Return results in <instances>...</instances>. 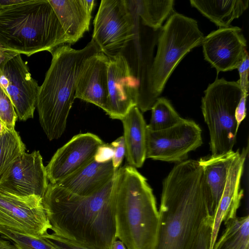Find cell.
I'll use <instances>...</instances> for the list:
<instances>
[{"label": "cell", "mask_w": 249, "mask_h": 249, "mask_svg": "<svg viewBox=\"0 0 249 249\" xmlns=\"http://www.w3.org/2000/svg\"><path fill=\"white\" fill-rule=\"evenodd\" d=\"M117 171L104 186L89 196L49 183L42 199L53 233L92 249H111L117 238Z\"/></svg>", "instance_id": "1"}, {"label": "cell", "mask_w": 249, "mask_h": 249, "mask_svg": "<svg viewBox=\"0 0 249 249\" xmlns=\"http://www.w3.org/2000/svg\"><path fill=\"white\" fill-rule=\"evenodd\" d=\"M155 249H190L211 214L198 160L177 163L164 179Z\"/></svg>", "instance_id": "2"}, {"label": "cell", "mask_w": 249, "mask_h": 249, "mask_svg": "<svg viewBox=\"0 0 249 249\" xmlns=\"http://www.w3.org/2000/svg\"><path fill=\"white\" fill-rule=\"evenodd\" d=\"M99 52L91 39L81 50L64 44L52 53L51 65L39 86L36 102L40 125L50 141L59 139L64 132L75 99L77 77L85 61Z\"/></svg>", "instance_id": "3"}, {"label": "cell", "mask_w": 249, "mask_h": 249, "mask_svg": "<svg viewBox=\"0 0 249 249\" xmlns=\"http://www.w3.org/2000/svg\"><path fill=\"white\" fill-rule=\"evenodd\" d=\"M116 237L127 249H155L159 213L146 178L129 165L117 170L115 195Z\"/></svg>", "instance_id": "4"}, {"label": "cell", "mask_w": 249, "mask_h": 249, "mask_svg": "<svg viewBox=\"0 0 249 249\" xmlns=\"http://www.w3.org/2000/svg\"><path fill=\"white\" fill-rule=\"evenodd\" d=\"M69 39L48 0H25L0 10V50L30 56Z\"/></svg>", "instance_id": "5"}, {"label": "cell", "mask_w": 249, "mask_h": 249, "mask_svg": "<svg viewBox=\"0 0 249 249\" xmlns=\"http://www.w3.org/2000/svg\"><path fill=\"white\" fill-rule=\"evenodd\" d=\"M204 38L195 19L176 12L169 17L159 35L156 56L139 88L137 107L141 111L151 110L176 67Z\"/></svg>", "instance_id": "6"}, {"label": "cell", "mask_w": 249, "mask_h": 249, "mask_svg": "<svg viewBox=\"0 0 249 249\" xmlns=\"http://www.w3.org/2000/svg\"><path fill=\"white\" fill-rule=\"evenodd\" d=\"M243 91L237 81L217 78L204 91L201 110L210 135L212 155L232 151L238 127L236 108Z\"/></svg>", "instance_id": "7"}, {"label": "cell", "mask_w": 249, "mask_h": 249, "mask_svg": "<svg viewBox=\"0 0 249 249\" xmlns=\"http://www.w3.org/2000/svg\"><path fill=\"white\" fill-rule=\"evenodd\" d=\"M129 0H102L93 20L92 39L108 58L123 54L134 36Z\"/></svg>", "instance_id": "8"}, {"label": "cell", "mask_w": 249, "mask_h": 249, "mask_svg": "<svg viewBox=\"0 0 249 249\" xmlns=\"http://www.w3.org/2000/svg\"><path fill=\"white\" fill-rule=\"evenodd\" d=\"M202 130L194 121L185 119L176 125L159 131L147 128L146 158L179 163L202 144Z\"/></svg>", "instance_id": "9"}, {"label": "cell", "mask_w": 249, "mask_h": 249, "mask_svg": "<svg viewBox=\"0 0 249 249\" xmlns=\"http://www.w3.org/2000/svg\"><path fill=\"white\" fill-rule=\"evenodd\" d=\"M0 226L37 236L51 230L42 197L17 196L0 190Z\"/></svg>", "instance_id": "10"}, {"label": "cell", "mask_w": 249, "mask_h": 249, "mask_svg": "<svg viewBox=\"0 0 249 249\" xmlns=\"http://www.w3.org/2000/svg\"><path fill=\"white\" fill-rule=\"evenodd\" d=\"M0 85L9 96L18 118H33L39 86L20 54L10 52L0 64Z\"/></svg>", "instance_id": "11"}, {"label": "cell", "mask_w": 249, "mask_h": 249, "mask_svg": "<svg viewBox=\"0 0 249 249\" xmlns=\"http://www.w3.org/2000/svg\"><path fill=\"white\" fill-rule=\"evenodd\" d=\"M201 45L205 60L215 69L217 74L237 69L248 53L246 39L237 26L212 31L204 36Z\"/></svg>", "instance_id": "12"}, {"label": "cell", "mask_w": 249, "mask_h": 249, "mask_svg": "<svg viewBox=\"0 0 249 249\" xmlns=\"http://www.w3.org/2000/svg\"><path fill=\"white\" fill-rule=\"evenodd\" d=\"M108 58V97L106 112L111 119L121 120L132 107L137 106L139 87L123 54Z\"/></svg>", "instance_id": "13"}, {"label": "cell", "mask_w": 249, "mask_h": 249, "mask_svg": "<svg viewBox=\"0 0 249 249\" xmlns=\"http://www.w3.org/2000/svg\"><path fill=\"white\" fill-rule=\"evenodd\" d=\"M48 184L42 157L39 151H34L18 157L0 182V190L17 196L43 197Z\"/></svg>", "instance_id": "14"}, {"label": "cell", "mask_w": 249, "mask_h": 249, "mask_svg": "<svg viewBox=\"0 0 249 249\" xmlns=\"http://www.w3.org/2000/svg\"><path fill=\"white\" fill-rule=\"evenodd\" d=\"M103 143L91 133L73 136L55 152L46 166L48 180L55 184L86 165L94 159L98 147Z\"/></svg>", "instance_id": "15"}, {"label": "cell", "mask_w": 249, "mask_h": 249, "mask_svg": "<svg viewBox=\"0 0 249 249\" xmlns=\"http://www.w3.org/2000/svg\"><path fill=\"white\" fill-rule=\"evenodd\" d=\"M109 58L101 52L89 57L77 77L74 98L93 104L105 112L108 97Z\"/></svg>", "instance_id": "16"}, {"label": "cell", "mask_w": 249, "mask_h": 249, "mask_svg": "<svg viewBox=\"0 0 249 249\" xmlns=\"http://www.w3.org/2000/svg\"><path fill=\"white\" fill-rule=\"evenodd\" d=\"M248 149L236 154L230 165L226 185L216 210L213 215V225L210 249L217 240L221 224L236 217L237 210L243 196V190L240 189V182L244 169Z\"/></svg>", "instance_id": "17"}, {"label": "cell", "mask_w": 249, "mask_h": 249, "mask_svg": "<svg viewBox=\"0 0 249 249\" xmlns=\"http://www.w3.org/2000/svg\"><path fill=\"white\" fill-rule=\"evenodd\" d=\"M118 169L113 167L112 160L98 163L93 159L55 184L74 194L89 196L104 186L114 177Z\"/></svg>", "instance_id": "18"}, {"label": "cell", "mask_w": 249, "mask_h": 249, "mask_svg": "<svg viewBox=\"0 0 249 249\" xmlns=\"http://www.w3.org/2000/svg\"><path fill=\"white\" fill-rule=\"evenodd\" d=\"M69 39L73 44L89 31L95 0H48Z\"/></svg>", "instance_id": "19"}, {"label": "cell", "mask_w": 249, "mask_h": 249, "mask_svg": "<svg viewBox=\"0 0 249 249\" xmlns=\"http://www.w3.org/2000/svg\"><path fill=\"white\" fill-rule=\"evenodd\" d=\"M121 121L126 161L129 166L140 168L146 159L147 124L137 106L132 107Z\"/></svg>", "instance_id": "20"}, {"label": "cell", "mask_w": 249, "mask_h": 249, "mask_svg": "<svg viewBox=\"0 0 249 249\" xmlns=\"http://www.w3.org/2000/svg\"><path fill=\"white\" fill-rule=\"evenodd\" d=\"M236 154L233 150L219 155L200 158L209 208L211 215L215 212L224 191L229 169Z\"/></svg>", "instance_id": "21"}, {"label": "cell", "mask_w": 249, "mask_h": 249, "mask_svg": "<svg viewBox=\"0 0 249 249\" xmlns=\"http://www.w3.org/2000/svg\"><path fill=\"white\" fill-rule=\"evenodd\" d=\"M190 2L219 28L230 26L249 5V0H190Z\"/></svg>", "instance_id": "22"}, {"label": "cell", "mask_w": 249, "mask_h": 249, "mask_svg": "<svg viewBox=\"0 0 249 249\" xmlns=\"http://www.w3.org/2000/svg\"><path fill=\"white\" fill-rule=\"evenodd\" d=\"M222 234L213 249H249V216H236L224 223Z\"/></svg>", "instance_id": "23"}, {"label": "cell", "mask_w": 249, "mask_h": 249, "mask_svg": "<svg viewBox=\"0 0 249 249\" xmlns=\"http://www.w3.org/2000/svg\"><path fill=\"white\" fill-rule=\"evenodd\" d=\"M25 152V145L15 128L8 129L0 136V182Z\"/></svg>", "instance_id": "24"}, {"label": "cell", "mask_w": 249, "mask_h": 249, "mask_svg": "<svg viewBox=\"0 0 249 249\" xmlns=\"http://www.w3.org/2000/svg\"><path fill=\"white\" fill-rule=\"evenodd\" d=\"M142 23L154 30L162 26L163 21L173 13L174 0H134Z\"/></svg>", "instance_id": "25"}, {"label": "cell", "mask_w": 249, "mask_h": 249, "mask_svg": "<svg viewBox=\"0 0 249 249\" xmlns=\"http://www.w3.org/2000/svg\"><path fill=\"white\" fill-rule=\"evenodd\" d=\"M151 110V117L147 128L151 131L167 129L185 119L180 116L170 102L164 97L158 98Z\"/></svg>", "instance_id": "26"}, {"label": "cell", "mask_w": 249, "mask_h": 249, "mask_svg": "<svg viewBox=\"0 0 249 249\" xmlns=\"http://www.w3.org/2000/svg\"><path fill=\"white\" fill-rule=\"evenodd\" d=\"M0 235L17 249H58L41 236L30 235L1 226Z\"/></svg>", "instance_id": "27"}, {"label": "cell", "mask_w": 249, "mask_h": 249, "mask_svg": "<svg viewBox=\"0 0 249 249\" xmlns=\"http://www.w3.org/2000/svg\"><path fill=\"white\" fill-rule=\"evenodd\" d=\"M18 116L13 104L0 85V120L9 129L15 128Z\"/></svg>", "instance_id": "28"}, {"label": "cell", "mask_w": 249, "mask_h": 249, "mask_svg": "<svg viewBox=\"0 0 249 249\" xmlns=\"http://www.w3.org/2000/svg\"><path fill=\"white\" fill-rule=\"evenodd\" d=\"M213 217L210 214L203 222L190 249H210Z\"/></svg>", "instance_id": "29"}, {"label": "cell", "mask_w": 249, "mask_h": 249, "mask_svg": "<svg viewBox=\"0 0 249 249\" xmlns=\"http://www.w3.org/2000/svg\"><path fill=\"white\" fill-rule=\"evenodd\" d=\"M41 236L47 240L58 249H92L53 233L52 234L48 233Z\"/></svg>", "instance_id": "30"}, {"label": "cell", "mask_w": 249, "mask_h": 249, "mask_svg": "<svg viewBox=\"0 0 249 249\" xmlns=\"http://www.w3.org/2000/svg\"><path fill=\"white\" fill-rule=\"evenodd\" d=\"M114 150V155L112 159L113 167L118 169L125 156V148L123 136L118 138L110 143Z\"/></svg>", "instance_id": "31"}, {"label": "cell", "mask_w": 249, "mask_h": 249, "mask_svg": "<svg viewBox=\"0 0 249 249\" xmlns=\"http://www.w3.org/2000/svg\"><path fill=\"white\" fill-rule=\"evenodd\" d=\"M249 58L247 53L237 68L240 78L237 81L243 93L248 94Z\"/></svg>", "instance_id": "32"}, {"label": "cell", "mask_w": 249, "mask_h": 249, "mask_svg": "<svg viewBox=\"0 0 249 249\" xmlns=\"http://www.w3.org/2000/svg\"><path fill=\"white\" fill-rule=\"evenodd\" d=\"M114 150L110 144L103 143L99 146L94 156V160L98 163H106L112 160Z\"/></svg>", "instance_id": "33"}, {"label": "cell", "mask_w": 249, "mask_h": 249, "mask_svg": "<svg viewBox=\"0 0 249 249\" xmlns=\"http://www.w3.org/2000/svg\"><path fill=\"white\" fill-rule=\"evenodd\" d=\"M248 95V94L243 92L236 108L235 117L238 128L246 116V102Z\"/></svg>", "instance_id": "34"}, {"label": "cell", "mask_w": 249, "mask_h": 249, "mask_svg": "<svg viewBox=\"0 0 249 249\" xmlns=\"http://www.w3.org/2000/svg\"><path fill=\"white\" fill-rule=\"evenodd\" d=\"M25 1V0H0V10Z\"/></svg>", "instance_id": "35"}, {"label": "cell", "mask_w": 249, "mask_h": 249, "mask_svg": "<svg viewBox=\"0 0 249 249\" xmlns=\"http://www.w3.org/2000/svg\"><path fill=\"white\" fill-rule=\"evenodd\" d=\"M0 249H17L9 240L0 237Z\"/></svg>", "instance_id": "36"}, {"label": "cell", "mask_w": 249, "mask_h": 249, "mask_svg": "<svg viewBox=\"0 0 249 249\" xmlns=\"http://www.w3.org/2000/svg\"><path fill=\"white\" fill-rule=\"evenodd\" d=\"M111 249H126L124 243L120 240H115L112 244Z\"/></svg>", "instance_id": "37"}, {"label": "cell", "mask_w": 249, "mask_h": 249, "mask_svg": "<svg viewBox=\"0 0 249 249\" xmlns=\"http://www.w3.org/2000/svg\"><path fill=\"white\" fill-rule=\"evenodd\" d=\"M8 129L6 125L0 120V136L4 134Z\"/></svg>", "instance_id": "38"}, {"label": "cell", "mask_w": 249, "mask_h": 249, "mask_svg": "<svg viewBox=\"0 0 249 249\" xmlns=\"http://www.w3.org/2000/svg\"><path fill=\"white\" fill-rule=\"evenodd\" d=\"M10 53V52H4L0 50V64Z\"/></svg>", "instance_id": "39"}]
</instances>
